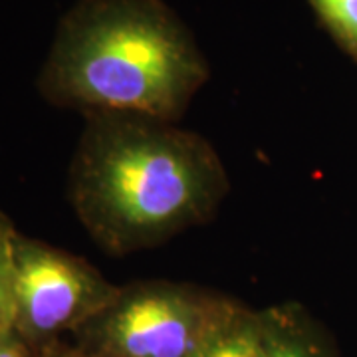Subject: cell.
Listing matches in <instances>:
<instances>
[{
    "instance_id": "cell-1",
    "label": "cell",
    "mask_w": 357,
    "mask_h": 357,
    "mask_svg": "<svg viewBox=\"0 0 357 357\" xmlns=\"http://www.w3.org/2000/svg\"><path fill=\"white\" fill-rule=\"evenodd\" d=\"M227 191L225 165L204 137L135 115L88 117L68 178L79 222L115 256L206 222Z\"/></svg>"
},
{
    "instance_id": "cell-2",
    "label": "cell",
    "mask_w": 357,
    "mask_h": 357,
    "mask_svg": "<svg viewBox=\"0 0 357 357\" xmlns=\"http://www.w3.org/2000/svg\"><path fill=\"white\" fill-rule=\"evenodd\" d=\"M206 66L155 0H84L68 14L42 72L52 103L98 115L177 121Z\"/></svg>"
},
{
    "instance_id": "cell-3",
    "label": "cell",
    "mask_w": 357,
    "mask_h": 357,
    "mask_svg": "<svg viewBox=\"0 0 357 357\" xmlns=\"http://www.w3.org/2000/svg\"><path fill=\"white\" fill-rule=\"evenodd\" d=\"M238 306L195 286L141 282L119 288L74 335L76 344L107 357H201Z\"/></svg>"
},
{
    "instance_id": "cell-4",
    "label": "cell",
    "mask_w": 357,
    "mask_h": 357,
    "mask_svg": "<svg viewBox=\"0 0 357 357\" xmlns=\"http://www.w3.org/2000/svg\"><path fill=\"white\" fill-rule=\"evenodd\" d=\"M117 292L84 258L16 232L13 326L34 349L82 330Z\"/></svg>"
},
{
    "instance_id": "cell-5",
    "label": "cell",
    "mask_w": 357,
    "mask_h": 357,
    "mask_svg": "<svg viewBox=\"0 0 357 357\" xmlns=\"http://www.w3.org/2000/svg\"><path fill=\"white\" fill-rule=\"evenodd\" d=\"M264 314V357H337L332 345L296 304L262 310Z\"/></svg>"
},
{
    "instance_id": "cell-6",
    "label": "cell",
    "mask_w": 357,
    "mask_h": 357,
    "mask_svg": "<svg viewBox=\"0 0 357 357\" xmlns=\"http://www.w3.org/2000/svg\"><path fill=\"white\" fill-rule=\"evenodd\" d=\"M264 314L243 304L201 357H264Z\"/></svg>"
},
{
    "instance_id": "cell-7",
    "label": "cell",
    "mask_w": 357,
    "mask_h": 357,
    "mask_svg": "<svg viewBox=\"0 0 357 357\" xmlns=\"http://www.w3.org/2000/svg\"><path fill=\"white\" fill-rule=\"evenodd\" d=\"M14 236L13 225L0 215V332L14 319Z\"/></svg>"
},
{
    "instance_id": "cell-8",
    "label": "cell",
    "mask_w": 357,
    "mask_h": 357,
    "mask_svg": "<svg viewBox=\"0 0 357 357\" xmlns=\"http://www.w3.org/2000/svg\"><path fill=\"white\" fill-rule=\"evenodd\" d=\"M337 40L357 56V0H312Z\"/></svg>"
},
{
    "instance_id": "cell-9",
    "label": "cell",
    "mask_w": 357,
    "mask_h": 357,
    "mask_svg": "<svg viewBox=\"0 0 357 357\" xmlns=\"http://www.w3.org/2000/svg\"><path fill=\"white\" fill-rule=\"evenodd\" d=\"M0 357H38V349H34L10 326L0 332Z\"/></svg>"
},
{
    "instance_id": "cell-10",
    "label": "cell",
    "mask_w": 357,
    "mask_h": 357,
    "mask_svg": "<svg viewBox=\"0 0 357 357\" xmlns=\"http://www.w3.org/2000/svg\"><path fill=\"white\" fill-rule=\"evenodd\" d=\"M38 357H107L100 354V351H93L88 349L79 344H66L64 340L60 342H54V344L46 345L38 349Z\"/></svg>"
}]
</instances>
